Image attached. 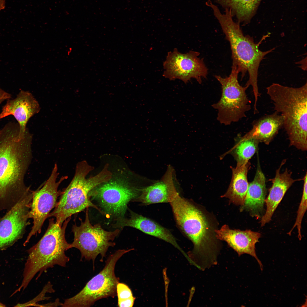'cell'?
Wrapping results in <instances>:
<instances>
[{"label": "cell", "mask_w": 307, "mask_h": 307, "mask_svg": "<svg viewBox=\"0 0 307 307\" xmlns=\"http://www.w3.org/2000/svg\"><path fill=\"white\" fill-rule=\"evenodd\" d=\"M139 192V189L126 180L112 178L92 189L89 195L90 200L98 202L104 214L117 219L124 217L128 203L137 197Z\"/></svg>", "instance_id": "30bf717a"}, {"label": "cell", "mask_w": 307, "mask_h": 307, "mask_svg": "<svg viewBox=\"0 0 307 307\" xmlns=\"http://www.w3.org/2000/svg\"><path fill=\"white\" fill-rule=\"evenodd\" d=\"M215 232L217 239L226 241L239 255L246 254L254 257L262 270L263 265L255 251V244L261 237L260 233L250 230L232 229L226 225L219 230L216 229Z\"/></svg>", "instance_id": "9a60e30c"}, {"label": "cell", "mask_w": 307, "mask_h": 307, "mask_svg": "<svg viewBox=\"0 0 307 307\" xmlns=\"http://www.w3.org/2000/svg\"><path fill=\"white\" fill-rule=\"evenodd\" d=\"M116 291L118 300H126L133 296L130 289L123 283L119 282L117 284Z\"/></svg>", "instance_id": "484cf974"}, {"label": "cell", "mask_w": 307, "mask_h": 307, "mask_svg": "<svg viewBox=\"0 0 307 307\" xmlns=\"http://www.w3.org/2000/svg\"><path fill=\"white\" fill-rule=\"evenodd\" d=\"M239 73L237 68L232 66L229 76H215L221 85L222 93L219 100L212 106L217 111V120L225 125H230L246 117V112L251 109V102L246 93L249 87L240 84Z\"/></svg>", "instance_id": "ba28073f"}, {"label": "cell", "mask_w": 307, "mask_h": 307, "mask_svg": "<svg viewBox=\"0 0 307 307\" xmlns=\"http://www.w3.org/2000/svg\"><path fill=\"white\" fill-rule=\"evenodd\" d=\"M283 161L277 170L275 176L272 180V184L269 194L265 199L267 209L261 221V226L269 222L276 208L280 202L287 190L296 181L291 177V173L287 169L283 173H280L281 167L285 163Z\"/></svg>", "instance_id": "e0dca14e"}, {"label": "cell", "mask_w": 307, "mask_h": 307, "mask_svg": "<svg viewBox=\"0 0 307 307\" xmlns=\"http://www.w3.org/2000/svg\"><path fill=\"white\" fill-rule=\"evenodd\" d=\"M58 166L55 164L47 180L34 191L29 212V217L32 219L33 225L24 243V246L29 242L32 236L41 232L45 221L57 205L58 198L61 193L58 190L59 187L67 178L63 177L58 181Z\"/></svg>", "instance_id": "8fae6325"}, {"label": "cell", "mask_w": 307, "mask_h": 307, "mask_svg": "<svg viewBox=\"0 0 307 307\" xmlns=\"http://www.w3.org/2000/svg\"><path fill=\"white\" fill-rule=\"evenodd\" d=\"M88 208L86 209L84 221L81 220L80 226L76 224L72 227V231L74 235L71 248L78 249L81 257L88 260H92L94 264L99 255L103 261L108 248L113 247L115 243L113 242L119 233L120 230L117 229L113 231L103 229L99 223L92 225L90 223Z\"/></svg>", "instance_id": "9c48e42d"}, {"label": "cell", "mask_w": 307, "mask_h": 307, "mask_svg": "<svg viewBox=\"0 0 307 307\" xmlns=\"http://www.w3.org/2000/svg\"><path fill=\"white\" fill-rule=\"evenodd\" d=\"M132 249H119L110 255L103 269L89 280L78 293L65 300L62 307H88L96 301L117 295L116 288L119 278L115 274L117 262L125 254Z\"/></svg>", "instance_id": "52a82bcc"}, {"label": "cell", "mask_w": 307, "mask_h": 307, "mask_svg": "<svg viewBox=\"0 0 307 307\" xmlns=\"http://www.w3.org/2000/svg\"><path fill=\"white\" fill-rule=\"evenodd\" d=\"M262 0H215L225 9L231 11L237 22L245 25L250 22Z\"/></svg>", "instance_id": "44dd1931"}, {"label": "cell", "mask_w": 307, "mask_h": 307, "mask_svg": "<svg viewBox=\"0 0 307 307\" xmlns=\"http://www.w3.org/2000/svg\"><path fill=\"white\" fill-rule=\"evenodd\" d=\"M55 291L53 289L52 285L50 282L47 283L43 289L42 291L36 298L28 302L23 304H18L15 306L16 307H26L29 306H42V305L38 304L36 302L41 300L47 299L49 298L45 297L46 293H53Z\"/></svg>", "instance_id": "d4e9b609"}, {"label": "cell", "mask_w": 307, "mask_h": 307, "mask_svg": "<svg viewBox=\"0 0 307 307\" xmlns=\"http://www.w3.org/2000/svg\"><path fill=\"white\" fill-rule=\"evenodd\" d=\"M169 202L175 221L194 245L191 258L200 268L216 264L218 253L214 227L205 213L193 203L180 196L175 186L169 189Z\"/></svg>", "instance_id": "7a4b0ae2"}, {"label": "cell", "mask_w": 307, "mask_h": 307, "mask_svg": "<svg viewBox=\"0 0 307 307\" xmlns=\"http://www.w3.org/2000/svg\"><path fill=\"white\" fill-rule=\"evenodd\" d=\"M135 298L132 296L128 299L124 300H118V305L119 307H132L134 304Z\"/></svg>", "instance_id": "4316f807"}, {"label": "cell", "mask_w": 307, "mask_h": 307, "mask_svg": "<svg viewBox=\"0 0 307 307\" xmlns=\"http://www.w3.org/2000/svg\"><path fill=\"white\" fill-rule=\"evenodd\" d=\"M11 94L0 87V102H1L5 100L11 98Z\"/></svg>", "instance_id": "83f0119b"}, {"label": "cell", "mask_w": 307, "mask_h": 307, "mask_svg": "<svg viewBox=\"0 0 307 307\" xmlns=\"http://www.w3.org/2000/svg\"><path fill=\"white\" fill-rule=\"evenodd\" d=\"M106 164L96 175L86 177L94 169L86 161L78 162L75 168L74 176L70 182L63 192L59 199L48 217H54L56 222L61 225L72 215L92 207L102 214L103 211L91 201L90 192L98 185L106 182L112 177V173Z\"/></svg>", "instance_id": "8992f818"}, {"label": "cell", "mask_w": 307, "mask_h": 307, "mask_svg": "<svg viewBox=\"0 0 307 307\" xmlns=\"http://www.w3.org/2000/svg\"><path fill=\"white\" fill-rule=\"evenodd\" d=\"M139 193L133 200L144 205L169 202L167 186L163 180L152 185L139 189Z\"/></svg>", "instance_id": "7402d4cb"}, {"label": "cell", "mask_w": 307, "mask_h": 307, "mask_svg": "<svg viewBox=\"0 0 307 307\" xmlns=\"http://www.w3.org/2000/svg\"><path fill=\"white\" fill-rule=\"evenodd\" d=\"M307 173H306L303 179L304 183L303 193L301 200L298 208L296 221L292 228L288 233L289 235H290L294 228L296 227L298 230V237L300 240H301L302 237L301 233L302 222L304 215L307 209Z\"/></svg>", "instance_id": "cb8c5ba5"}, {"label": "cell", "mask_w": 307, "mask_h": 307, "mask_svg": "<svg viewBox=\"0 0 307 307\" xmlns=\"http://www.w3.org/2000/svg\"><path fill=\"white\" fill-rule=\"evenodd\" d=\"M199 55L196 51L183 54L174 49L168 53L164 62V76L170 80H181L186 84L193 78L201 84L202 79L207 78L208 69Z\"/></svg>", "instance_id": "7c38bea8"}, {"label": "cell", "mask_w": 307, "mask_h": 307, "mask_svg": "<svg viewBox=\"0 0 307 307\" xmlns=\"http://www.w3.org/2000/svg\"><path fill=\"white\" fill-rule=\"evenodd\" d=\"M283 125L282 117L275 111L255 120L251 129L244 136L268 144Z\"/></svg>", "instance_id": "d6986e66"}, {"label": "cell", "mask_w": 307, "mask_h": 307, "mask_svg": "<svg viewBox=\"0 0 307 307\" xmlns=\"http://www.w3.org/2000/svg\"><path fill=\"white\" fill-rule=\"evenodd\" d=\"M129 211L130 217L116 219V222L113 225V228H123L125 227L134 228L180 248L174 236L168 229L150 219L130 209Z\"/></svg>", "instance_id": "2e32d148"}, {"label": "cell", "mask_w": 307, "mask_h": 307, "mask_svg": "<svg viewBox=\"0 0 307 307\" xmlns=\"http://www.w3.org/2000/svg\"><path fill=\"white\" fill-rule=\"evenodd\" d=\"M4 306H5V305L4 304H3L1 302H0V307H4Z\"/></svg>", "instance_id": "f546056e"}, {"label": "cell", "mask_w": 307, "mask_h": 307, "mask_svg": "<svg viewBox=\"0 0 307 307\" xmlns=\"http://www.w3.org/2000/svg\"><path fill=\"white\" fill-rule=\"evenodd\" d=\"M34 191L25 196L0 219V251L6 249L21 239L28 221Z\"/></svg>", "instance_id": "4fadbf2b"}, {"label": "cell", "mask_w": 307, "mask_h": 307, "mask_svg": "<svg viewBox=\"0 0 307 307\" xmlns=\"http://www.w3.org/2000/svg\"><path fill=\"white\" fill-rule=\"evenodd\" d=\"M237 141L232 150V153L237 161V165L245 164L257 152L259 142L252 138L238 136Z\"/></svg>", "instance_id": "603a6c76"}, {"label": "cell", "mask_w": 307, "mask_h": 307, "mask_svg": "<svg viewBox=\"0 0 307 307\" xmlns=\"http://www.w3.org/2000/svg\"><path fill=\"white\" fill-rule=\"evenodd\" d=\"M71 217L61 225L53 218L49 219L44 235L34 245L27 250L28 256L25 263L21 285L16 290H24L33 278H38L43 272L55 265L65 267L70 258L66 252L71 248L67 241L65 233Z\"/></svg>", "instance_id": "5b68a950"}, {"label": "cell", "mask_w": 307, "mask_h": 307, "mask_svg": "<svg viewBox=\"0 0 307 307\" xmlns=\"http://www.w3.org/2000/svg\"><path fill=\"white\" fill-rule=\"evenodd\" d=\"M266 179L260 164H258L253 181L249 184L246 197L241 210L248 211L253 217L258 218L262 215L266 194Z\"/></svg>", "instance_id": "ac0fdd59"}, {"label": "cell", "mask_w": 307, "mask_h": 307, "mask_svg": "<svg viewBox=\"0 0 307 307\" xmlns=\"http://www.w3.org/2000/svg\"><path fill=\"white\" fill-rule=\"evenodd\" d=\"M212 10L214 16L219 24L229 43L232 53V66L237 69L242 79L248 72L249 79L246 86H252L254 97L257 101L260 96L258 86V72L260 62L265 56L273 50L274 48L266 51L259 48L260 44L267 37L264 36L258 43L254 42L252 37L243 33L240 24L233 20L231 11L225 9L222 13L219 7L213 6Z\"/></svg>", "instance_id": "3957f363"}, {"label": "cell", "mask_w": 307, "mask_h": 307, "mask_svg": "<svg viewBox=\"0 0 307 307\" xmlns=\"http://www.w3.org/2000/svg\"><path fill=\"white\" fill-rule=\"evenodd\" d=\"M7 100L0 113V120L13 116L19 125L20 132H24L29 120L40 110L38 102L30 92L23 90L20 91L15 98Z\"/></svg>", "instance_id": "5bb4252c"}, {"label": "cell", "mask_w": 307, "mask_h": 307, "mask_svg": "<svg viewBox=\"0 0 307 307\" xmlns=\"http://www.w3.org/2000/svg\"><path fill=\"white\" fill-rule=\"evenodd\" d=\"M6 7V0H0V12Z\"/></svg>", "instance_id": "f1b7e54d"}, {"label": "cell", "mask_w": 307, "mask_h": 307, "mask_svg": "<svg viewBox=\"0 0 307 307\" xmlns=\"http://www.w3.org/2000/svg\"><path fill=\"white\" fill-rule=\"evenodd\" d=\"M250 163L232 167V175L231 182L227 192L221 197L229 199L230 202L237 205L242 206L244 203L249 184L247 175Z\"/></svg>", "instance_id": "ffe728a7"}, {"label": "cell", "mask_w": 307, "mask_h": 307, "mask_svg": "<svg viewBox=\"0 0 307 307\" xmlns=\"http://www.w3.org/2000/svg\"><path fill=\"white\" fill-rule=\"evenodd\" d=\"M32 137L28 128L21 132L15 122L0 129V213L32 191L24 178L32 158Z\"/></svg>", "instance_id": "6da1fadb"}, {"label": "cell", "mask_w": 307, "mask_h": 307, "mask_svg": "<svg viewBox=\"0 0 307 307\" xmlns=\"http://www.w3.org/2000/svg\"><path fill=\"white\" fill-rule=\"evenodd\" d=\"M275 111L282 117L290 145L307 149V83L298 87L273 83L266 88Z\"/></svg>", "instance_id": "277c9868"}]
</instances>
